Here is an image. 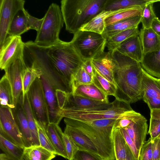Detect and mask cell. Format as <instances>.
I'll use <instances>...</instances> for the list:
<instances>
[{
	"label": "cell",
	"mask_w": 160,
	"mask_h": 160,
	"mask_svg": "<svg viewBox=\"0 0 160 160\" xmlns=\"http://www.w3.org/2000/svg\"><path fill=\"white\" fill-rule=\"evenodd\" d=\"M150 118L160 120V109L151 110Z\"/></svg>",
	"instance_id": "obj_53"
},
{
	"label": "cell",
	"mask_w": 160,
	"mask_h": 160,
	"mask_svg": "<svg viewBox=\"0 0 160 160\" xmlns=\"http://www.w3.org/2000/svg\"><path fill=\"white\" fill-rule=\"evenodd\" d=\"M92 83H93V77L88 73L82 66L72 77V91L79 86Z\"/></svg>",
	"instance_id": "obj_37"
},
{
	"label": "cell",
	"mask_w": 160,
	"mask_h": 160,
	"mask_svg": "<svg viewBox=\"0 0 160 160\" xmlns=\"http://www.w3.org/2000/svg\"><path fill=\"white\" fill-rule=\"evenodd\" d=\"M24 0H1L0 1V46L7 38L12 21L17 12L24 8Z\"/></svg>",
	"instance_id": "obj_11"
},
{
	"label": "cell",
	"mask_w": 160,
	"mask_h": 160,
	"mask_svg": "<svg viewBox=\"0 0 160 160\" xmlns=\"http://www.w3.org/2000/svg\"><path fill=\"white\" fill-rule=\"evenodd\" d=\"M152 141L153 160H160V137Z\"/></svg>",
	"instance_id": "obj_48"
},
{
	"label": "cell",
	"mask_w": 160,
	"mask_h": 160,
	"mask_svg": "<svg viewBox=\"0 0 160 160\" xmlns=\"http://www.w3.org/2000/svg\"><path fill=\"white\" fill-rule=\"evenodd\" d=\"M13 109L22 135L25 148L30 147L32 145L31 132L26 114L19 101L16 108Z\"/></svg>",
	"instance_id": "obj_22"
},
{
	"label": "cell",
	"mask_w": 160,
	"mask_h": 160,
	"mask_svg": "<svg viewBox=\"0 0 160 160\" xmlns=\"http://www.w3.org/2000/svg\"><path fill=\"white\" fill-rule=\"evenodd\" d=\"M107 0H62L61 9L66 29L73 34L104 10Z\"/></svg>",
	"instance_id": "obj_4"
},
{
	"label": "cell",
	"mask_w": 160,
	"mask_h": 160,
	"mask_svg": "<svg viewBox=\"0 0 160 160\" xmlns=\"http://www.w3.org/2000/svg\"><path fill=\"white\" fill-rule=\"evenodd\" d=\"M140 92L142 99L154 98L160 99V84L158 78L147 73L143 69Z\"/></svg>",
	"instance_id": "obj_19"
},
{
	"label": "cell",
	"mask_w": 160,
	"mask_h": 160,
	"mask_svg": "<svg viewBox=\"0 0 160 160\" xmlns=\"http://www.w3.org/2000/svg\"><path fill=\"white\" fill-rule=\"evenodd\" d=\"M26 67L23 57L15 61L4 70L11 86L15 108L22 94V78Z\"/></svg>",
	"instance_id": "obj_12"
},
{
	"label": "cell",
	"mask_w": 160,
	"mask_h": 160,
	"mask_svg": "<svg viewBox=\"0 0 160 160\" xmlns=\"http://www.w3.org/2000/svg\"><path fill=\"white\" fill-rule=\"evenodd\" d=\"M82 67L88 73L92 75L93 77L94 69L92 63V59L84 61Z\"/></svg>",
	"instance_id": "obj_50"
},
{
	"label": "cell",
	"mask_w": 160,
	"mask_h": 160,
	"mask_svg": "<svg viewBox=\"0 0 160 160\" xmlns=\"http://www.w3.org/2000/svg\"><path fill=\"white\" fill-rule=\"evenodd\" d=\"M0 148L12 160H22L24 148L18 145L0 135Z\"/></svg>",
	"instance_id": "obj_31"
},
{
	"label": "cell",
	"mask_w": 160,
	"mask_h": 160,
	"mask_svg": "<svg viewBox=\"0 0 160 160\" xmlns=\"http://www.w3.org/2000/svg\"><path fill=\"white\" fill-rule=\"evenodd\" d=\"M24 43L20 36H9L0 46V68L4 70L17 59L23 57Z\"/></svg>",
	"instance_id": "obj_10"
},
{
	"label": "cell",
	"mask_w": 160,
	"mask_h": 160,
	"mask_svg": "<svg viewBox=\"0 0 160 160\" xmlns=\"http://www.w3.org/2000/svg\"><path fill=\"white\" fill-rule=\"evenodd\" d=\"M117 119H102L84 122L64 118V120L66 125L77 128L91 140L103 160H115L112 131Z\"/></svg>",
	"instance_id": "obj_3"
},
{
	"label": "cell",
	"mask_w": 160,
	"mask_h": 160,
	"mask_svg": "<svg viewBox=\"0 0 160 160\" xmlns=\"http://www.w3.org/2000/svg\"><path fill=\"white\" fill-rule=\"evenodd\" d=\"M0 160H12L8 157L4 153H1L0 154Z\"/></svg>",
	"instance_id": "obj_55"
},
{
	"label": "cell",
	"mask_w": 160,
	"mask_h": 160,
	"mask_svg": "<svg viewBox=\"0 0 160 160\" xmlns=\"http://www.w3.org/2000/svg\"><path fill=\"white\" fill-rule=\"evenodd\" d=\"M35 122L38 129L40 145L56 155V152L50 140L46 128L36 120Z\"/></svg>",
	"instance_id": "obj_39"
},
{
	"label": "cell",
	"mask_w": 160,
	"mask_h": 160,
	"mask_svg": "<svg viewBox=\"0 0 160 160\" xmlns=\"http://www.w3.org/2000/svg\"><path fill=\"white\" fill-rule=\"evenodd\" d=\"M24 8L19 10L16 14L10 24L8 34L9 36H20L29 30L27 13Z\"/></svg>",
	"instance_id": "obj_29"
},
{
	"label": "cell",
	"mask_w": 160,
	"mask_h": 160,
	"mask_svg": "<svg viewBox=\"0 0 160 160\" xmlns=\"http://www.w3.org/2000/svg\"><path fill=\"white\" fill-rule=\"evenodd\" d=\"M160 1V0H152L145 5L141 21L142 28L148 29L151 28L153 20L157 17L153 11V4L155 2Z\"/></svg>",
	"instance_id": "obj_38"
},
{
	"label": "cell",
	"mask_w": 160,
	"mask_h": 160,
	"mask_svg": "<svg viewBox=\"0 0 160 160\" xmlns=\"http://www.w3.org/2000/svg\"><path fill=\"white\" fill-rule=\"evenodd\" d=\"M40 78L36 79L31 86L28 93L36 120L46 128L50 123L49 118L43 85Z\"/></svg>",
	"instance_id": "obj_8"
},
{
	"label": "cell",
	"mask_w": 160,
	"mask_h": 160,
	"mask_svg": "<svg viewBox=\"0 0 160 160\" xmlns=\"http://www.w3.org/2000/svg\"><path fill=\"white\" fill-rule=\"evenodd\" d=\"M62 138L68 160H73L74 155L79 149L72 139L63 132Z\"/></svg>",
	"instance_id": "obj_41"
},
{
	"label": "cell",
	"mask_w": 160,
	"mask_h": 160,
	"mask_svg": "<svg viewBox=\"0 0 160 160\" xmlns=\"http://www.w3.org/2000/svg\"><path fill=\"white\" fill-rule=\"evenodd\" d=\"M114 101L108 103L92 100L81 96L68 93L62 109L73 110L108 108L112 107Z\"/></svg>",
	"instance_id": "obj_14"
},
{
	"label": "cell",
	"mask_w": 160,
	"mask_h": 160,
	"mask_svg": "<svg viewBox=\"0 0 160 160\" xmlns=\"http://www.w3.org/2000/svg\"><path fill=\"white\" fill-rule=\"evenodd\" d=\"M22 160H39L35 155L30 147L25 148Z\"/></svg>",
	"instance_id": "obj_51"
},
{
	"label": "cell",
	"mask_w": 160,
	"mask_h": 160,
	"mask_svg": "<svg viewBox=\"0 0 160 160\" xmlns=\"http://www.w3.org/2000/svg\"><path fill=\"white\" fill-rule=\"evenodd\" d=\"M139 36L143 55L160 49V38L151 28H141Z\"/></svg>",
	"instance_id": "obj_23"
},
{
	"label": "cell",
	"mask_w": 160,
	"mask_h": 160,
	"mask_svg": "<svg viewBox=\"0 0 160 160\" xmlns=\"http://www.w3.org/2000/svg\"><path fill=\"white\" fill-rule=\"evenodd\" d=\"M23 59L42 69L56 88L69 93L72 92V76L82 66L84 60L70 42L61 41L49 47L37 45L29 41L24 43Z\"/></svg>",
	"instance_id": "obj_1"
},
{
	"label": "cell",
	"mask_w": 160,
	"mask_h": 160,
	"mask_svg": "<svg viewBox=\"0 0 160 160\" xmlns=\"http://www.w3.org/2000/svg\"><path fill=\"white\" fill-rule=\"evenodd\" d=\"M73 160H103L99 155L89 152L78 150L76 152Z\"/></svg>",
	"instance_id": "obj_44"
},
{
	"label": "cell",
	"mask_w": 160,
	"mask_h": 160,
	"mask_svg": "<svg viewBox=\"0 0 160 160\" xmlns=\"http://www.w3.org/2000/svg\"><path fill=\"white\" fill-rule=\"evenodd\" d=\"M113 106L105 108L73 110L60 109L59 115L84 122L102 119H118L123 118L129 111L133 110L130 103L115 99Z\"/></svg>",
	"instance_id": "obj_6"
},
{
	"label": "cell",
	"mask_w": 160,
	"mask_h": 160,
	"mask_svg": "<svg viewBox=\"0 0 160 160\" xmlns=\"http://www.w3.org/2000/svg\"><path fill=\"white\" fill-rule=\"evenodd\" d=\"M0 100L1 106L15 108L11 86L5 74L0 81Z\"/></svg>",
	"instance_id": "obj_33"
},
{
	"label": "cell",
	"mask_w": 160,
	"mask_h": 160,
	"mask_svg": "<svg viewBox=\"0 0 160 160\" xmlns=\"http://www.w3.org/2000/svg\"><path fill=\"white\" fill-rule=\"evenodd\" d=\"M71 43L84 61L92 59L104 52L106 39L102 34L79 30Z\"/></svg>",
	"instance_id": "obj_7"
},
{
	"label": "cell",
	"mask_w": 160,
	"mask_h": 160,
	"mask_svg": "<svg viewBox=\"0 0 160 160\" xmlns=\"http://www.w3.org/2000/svg\"><path fill=\"white\" fill-rule=\"evenodd\" d=\"M46 129L51 142L56 152V155L68 159V156L63 141V132L58 125L49 123Z\"/></svg>",
	"instance_id": "obj_20"
},
{
	"label": "cell",
	"mask_w": 160,
	"mask_h": 160,
	"mask_svg": "<svg viewBox=\"0 0 160 160\" xmlns=\"http://www.w3.org/2000/svg\"><path fill=\"white\" fill-rule=\"evenodd\" d=\"M63 132L72 139L78 150L86 151L99 156L98 151L92 142L78 129L66 125Z\"/></svg>",
	"instance_id": "obj_18"
},
{
	"label": "cell",
	"mask_w": 160,
	"mask_h": 160,
	"mask_svg": "<svg viewBox=\"0 0 160 160\" xmlns=\"http://www.w3.org/2000/svg\"><path fill=\"white\" fill-rule=\"evenodd\" d=\"M123 10L114 11H102L87 23L83 26L80 30L92 32L102 34L106 27L105 19L110 16Z\"/></svg>",
	"instance_id": "obj_27"
},
{
	"label": "cell",
	"mask_w": 160,
	"mask_h": 160,
	"mask_svg": "<svg viewBox=\"0 0 160 160\" xmlns=\"http://www.w3.org/2000/svg\"><path fill=\"white\" fill-rule=\"evenodd\" d=\"M147 119L143 116L124 128L134 142L139 153L148 134ZM140 154V153H139Z\"/></svg>",
	"instance_id": "obj_15"
},
{
	"label": "cell",
	"mask_w": 160,
	"mask_h": 160,
	"mask_svg": "<svg viewBox=\"0 0 160 160\" xmlns=\"http://www.w3.org/2000/svg\"><path fill=\"white\" fill-rule=\"evenodd\" d=\"M29 147L39 160H52L56 157L55 154L40 145Z\"/></svg>",
	"instance_id": "obj_42"
},
{
	"label": "cell",
	"mask_w": 160,
	"mask_h": 160,
	"mask_svg": "<svg viewBox=\"0 0 160 160\" xmlns=\"http://www.w3.org/2000/svg\"><path fill=\"white\" fill-rule=\"evenodd\" d=\"M73 95L81 96L92 100L108 103V96L93 83L79 86L71 92Z\"/></svg>",
	"instance_id": "obj_24"
},
{
	"label": "cell",
	"mask_w": 160,
	"mask_h": 160,
	"mask_svg": "<svg viewBox=\"0 0 160 160\" xmlns=\"http://www.w3.org/2000/svg\"><path fill=\"white\" fill-rule=\"evenodd\" d=\"M148 133L152 140L160 137V120L150 118Z\"/></svg>",
	"instance_id": "obj_45"
},
{
	"label": "cell",
	"mask_w": 160,
	"mask_h": 160,
	"mask_svg": "<svg viewBox=\"0 0 160 160\" xmlns=\"http://www.w3.org/2000/svg\"><path fill=\"white\" fill-rule=\"evenodd\" d=\"M27 18L29 29H32L38 31L41 28L43 18L39 19L30 15L27 12Z\"/></svg>",
	"instance_id": "obj_47"
},
{
	"label": "cell",
	"mask_w": 160,
	"mask_h": 160,
	"mask_svg": "<svg viewBox=\"0 0 160 160\" xmlns=\"http://www.w3.org/2000/svg\"><path fill=\"white\" fill-rule=\"evenodd\" d=\"M158 80L159 82V83L160 84V78H158Z\"/></svg>",
	"instance_id": "obj_56"
},
{
	"label": "cell",
	"mask_w": 160,
	"mask_h": 160,
	"mask_svg": "<svg viewBox=\"0 0 160 160\" xmlns=\"http://www.w3.org/2000/svg\"><path fill=\"white\" fill-rule=\"evenodd\" d=\"M112 137L116 160H125L128 146L119 129H113Z\"/></svg>",
	"instance_id": "obj_34"
},
{
	"label": "cell",
	"mask_w": 160,
	"mask_h": 160,
	"mask_svg": "<svg viewBox=\"0 0 160 160\" xmlns=\"http://www.w3.org/2000/svg\"><path fill=\"white\" fill-rule=\"evenodd\" d=\"M152 0H107L104 10L114 11L144 6Z\"/></svg>",
	"instance_id": "obj_30"
},
{
	"label": "cell",
	"mask_w": 160,
	"mask_h": 160,
	"mask_svg": "<svg viewBox=\"0 0 160 160\" xmlns=\"http://www.w3.org/2000/svg\"><path fill=\"white\" fill-rule=\"evenodd\" d=\"M142 16H137L123 20L107 26L102 34L107 39L123 31L138 27L141 22Z\"/></svg>",
	"instance_id": "obj_21"
},
{
	"label": "cell",
	"mask_w": 160,
	"mask_h": 160,
	"mask_svg": "<svg viewBox=\"0 0 160 160\" xmlns=\"http://www.w3.org/2000/svg\"><path fill=\"white\" fill-rule=\"evenodd\" d=\"M140 113L132 110L127 113L124 116L118 119L115 123L113 129H120L127 127L133 121L142 117Z\"/></svg>",
	"instance_id": "obj_40"
},
{
	"label": "cell",
	"mask_w": 160,
	"mask_h": 160,
	"mask_svg": "<svg viewBox=\"0 0 160 160\" xmlns=\"http://www.w3.org/2000/svg\"><path fill=\"white\" fill-rule=\"evenodd\" d=\"M27 67L22 76V95L24 97L28 92L30 88L36 79L40 78L43 74L41 68L33 63H25Z\"/></svg>",
	"instance_id": "obj_28"
},
{
	"label": "cell",
	"mask_w": 160,
	"mask_h": 160,
	"mask_svg": "<svg viewBox=\"0 0 160 160\" xmlns=\"http://www.w3.org/2000/svg\"><path fill=\"white\" fill-rule=\"evenodd\" d=\"M109 52L116 88L115 99L130 104L142 99L140 89L143 73L140 63L116 49Z\"/></svg>",
	"instance_id": "obj_2"
},
{
	"label": "cell",
	"mask_w": 160,
	"mask_h": 160,
	"mask_svg": "<svg viewBox=\"0 0 160 160\" xmlns=\"http://www.w3.org/2000/svg\"><path fill=\"white\" fill-rule=\"evenodd\" d=\"M125 160H136L128 147L127 149Z\"/></svg>",
	"instance_id": "obj_54"
},
{
	"label": "cell",
	"mask_w": 160,
	"mask_h": 160,
	"mask_svg": "<svg viewBox=\"0 0 160 160\" xmlns=\"http://www.w3.org/2000/svg\"><path fill=\"white\" fill-rule=\"evenodd\" d=\"M148 105L150 110L160 109V99L154 98H148L143 99Z\"/></svg>",
	"instance_id": "obj_49"
},
{
	"label": "cell",
	"mask_w": 160,
	"mask_h": 160,
	"mask_svg": "<svg viewBox=\"0 0 160 160\" xmlns=\"http://www.w3.org/2000/svg\"><path fill=\"white\" fill-rule=\"evenodd\" d=\"M116 50L120 53L140 63L143 56L139 34L127 39L119 45Z\"/></svg>",
	"instance_id": "obj_16"
},
{
	"label": "cell",
	"mask_w": 160,
	"mask_h": 160,
	"mask_svg": "<svg viewBox=\"0 0 160 160\" xmlns=\"http://www.w3.org/2000/svg\"><path fill=\"white\" fill-rule=\"evenodd\" d=\"M93 83L108 96H115L116 89V86L101 75L95 69Z\"/></svg>",
	"instance_id": "obj_36"
},
{
	"label": "cell",
	"mask_w": 160,
	"mask_h": 160,
	"mask_svg": "<svg viewBox=\"0 0 160 160\" xmlns=\"http://www.w3.org/2000/svg\"><path fill=\"white\" fill-rule=\"evenodd\" d=\"M42 18V25L37 32L34 42L39 46L49 47L61 41L59 36L64 22L59 6L52 3Z\"/></svg>",
	"instance_id": "obj_5"
},
{
	"label": "cell",
	"mask_w": 160,
	"mask_h": 160,
	"mask_svg": "<svg viewBox=\"0 0 160 160\" xmlns=\"http://www.w3.org/2000/svg\"><path fill=\"white\" fill-rule=\"evenodd\" d=\"M19 101L27 116L32 138V146L40 145L38 131L35 122L36 119L30 102L28 93H27L24 97L22 94Z\"/></svg>",
	"instance_id": "obj_25"
},
{
	"label": "cell",
	"mask_w": 160,
	"mask_h": 160,
	"mask_svg": "<svg viewBox=\"0 0 160 160\" xmlns=\"http://www.w3.org/2000/svg\"><path fill=\"white\" fill-rule=\"evenodd\" d=\"M145 6L124 9L107 18L105 20L106 27L122 20L142 16Z\"/></svg>",
	"instance_id": "obj_35"
},
{
	"label": "cell",
	"mask_w": 160,
	"mask_h": 160,
	"mask_svg": "<svg viewBox=\"0 0 160 160\" xmlns=\"http://www.w3.org/2000/svg\"><path fill=\"white\" fill-rule=\"evenodd\" d=\"M92 63L97 72L115 86L113 76V63L109 51L104 52L93 58Z\"/></svg>",
	"instance_id": "obj_17"
},
{
	"label": "cell",
	"mask_w": 160,
	"mask_h": 160,
	"mask_svg": "<svg viewBox=\"0 0 160 160\" xmlns=\"http://www.w3.org/2000/svg\"><path fill=\"white\" fill-rule=\"evenodd\" d=\"M0 135L11 142L25 148L22 135L13 109L1 105Z\"/></svg>",
	"instance_id": "obj_9"
},
{
	"label": "cell",
	"mask_w": 160,
	"mask_h": 160,
	"mask_svg": "<svg viewBox=\"0 0 160 160\" xmlns=\"http://www.w3.org/2000/svg\"><path fill=\"white\" fill-rule=\"evenodd\" d=\"M119 129L135 160H139L140 153L134 142L124 128H121Z\"/></svg>",
	"instance_id": "obj_46"
},
{
	"label": "cell",
	"mask_w": 160,
	"mask_h": 160,
	"mask_svg": "<svg viewBox=\"0 0 160 160\" xmlns=\"http://www.w3.org/2000/svg\"><path fill=\"white\" fill-rule=\"evenodd\" d=\"M40 78L47 102L50 123L59 125L63 118L59 115L60 108L56 94V89L46 76L43 74Z\"/></svg>",
	"instance_id": "obj_13"
},
{
	"label": "cell",
	"mask_w": 160,
	"mask_h": 160,
	"mask_svg": "<svg viewBox=\"0 0 160 160\" xmlns=\"http://www.w3.org/2000/svg\"><path fill=\"white\" fill-rule=\"evenodd\" d=\"M140 64L143 69L148 74L160 78V49L143 55Z\"/></svg>",
	"instance_id": "obj_26"
},
{
	"label": "cell",
	"mask_w": 160,
	"mask_h": 160,
	"mask_svg": "<svg viewBox=\"0 0 160 160\" xmlns=\"http://www.w3.org/2000/svg\"><path fill=\"white\" fill-rule=\"evenodd\" d=\"M151 28L160 38V20L158 17L153 20Z\"/></svg>",
	"instance_id": "obj_52"
},
{
	"label": "cell",
	"mask_w": 160,
	"mask_h": 160,
	"mask_svg": "<svg viewBox=\"0 0 160 160\" xmlns=\"http://www.w3.org/2000/svg\"><path fill=\"white\" fill-rule=\"evenodd\" d=\"M139 33L138 27L123 31L107 39L106 46L108 51H112L127 39Z\"/></svg>",
	"instance_id": "obj_32"
},
{
	"label": "cell",
	"mask_w": 160,
	"mask_h": 160,
	"mask_svg": "<svg viewBox=\"0 0 160 160\" xmlns=\"http://www.w3.org/2000/svg\"><path fill=\"white\" fill-rule=\"evenodd\" d=\"M152 144L151 138L146 141L140 151L139 160H153Z\"/></svg>",
	"instance_id": "obj_43"
}]
</instances>
